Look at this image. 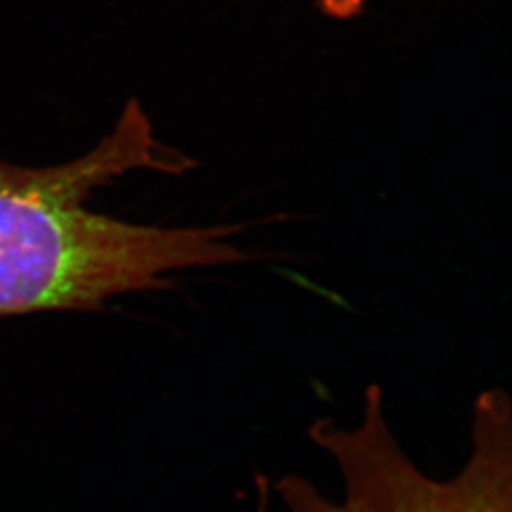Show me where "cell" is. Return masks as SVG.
I'll use <instances>...</instances> for the list:
<instances>
[{"instance_id":"obj_1","label":"cell","mask_w":512,"mask_h":512,"mask_svg":"<svg viewBox=\"0 0 512 512\" xmlns=\"http://www.w3.org/2000/svg\"><path fill=\"white\" fill-rule=\"evenodd\" d=\"M190 160L162 147L131 101L92 152L67 164L0 162V317L101 308L118 294L164 289L184 268L245 262L234 226L158 228L86 207L105 184L137 169L183 173Z\"/></svg>"},{"instance_id":"obj_2","label":"cell","mask_w":512,"mask_h":512,"mask_svg":"<svg viewBox=\"0 0 512 512\" xmlns=\"http://www.w3.org/2000/svg\"><path fill=\"white\" fill-rule=\"evenodd\" d=\"M310 437L334 461L342 497L330 499L310 480L287 475L275 490L289 512H512V399L501 389L476 397L471 454L446 480L427 475L404 452L380 385L366 387L359 423L321 418Z\"/></svg>"},{"instance_id":"obj_3","label":"cell","mask_w":512,"mask_h":512,"mask_svg":"<svg viewBox=\"0 0 512 512\" xmlns=\"http://www.w3.org/2000/svg\"><path fill=\"white\" fill-rule=\"evenodd\" d=\"M365 0H319L323 12L330 18L348 19L357 16Z\"/></svg>"},{"instance_id":"obj_4","label":"cell","mask_w":512,"mask_h":512,"mask_svg":"<svg viewBox=\"0 0 512 512\" xmlns=\"http://www.w3.org/2000/svg\"><path fill=\"white\" fill-rule=\"evenodd\" d=\"M268 501H270V482L268 478H258V507L256 512H268Z\"/></svg>"}]
</instances>
